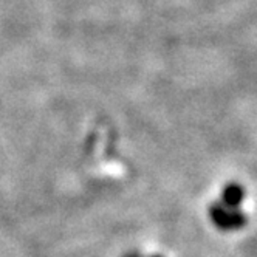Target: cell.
Masks as SVG:
<instances>
[{"mask_svg":"<svg viewBox=\"0 0 257 257\" xmlns=\"http://www.w3.org/2000/svg\"><path fill=\"white\" fill-rule=\"evenodd\" d=\"M209 218L220 231H237L248 223V217L240 208H228L220 200L209 206Z\"/></svg>","mask_w":257,"mask_h":257,"instance_id":"6da1fadb","label":"cell"},{"mask_svg":"<svg viewBox=\"0 0 257 257\" xmlns=\"http://www.w3.org/2000/svg\"><path fill=\"white\" fill-rule=\"evenodd\" d=\"M245 200V189L237 183H229L222 191L220 201L228 208H240Z\"/></svg>","mask_w":257,"mask_h":257,"instance_id":"7a4b0ae2","label":"cell"},{"mask_svg":"<svg viewBox=\"0 0 257 257\" xmlns=\"http://www.w3.org/2000/svg\"><path fill=\"white\" fill-rule=\"evenodd\" d=\"M155 257H158V255H155Z\"/></svg>","mask_w":257,"mask_h":257,"instance_id":"3957f363","label":"cell"}]
</instances>
